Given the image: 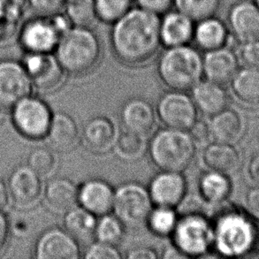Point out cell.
<instances>
[{
    "instance_id": "bcb514c9",
    "label": "cell",
    "mask_w": 259,
    "mask_h": 259,
    "mask_svg": "<svg viewBox=\"0 0 259 259\" xmlns=\"http://www.w3.org/2000/svg\"><path fill=\"white\" fill-rule=\"evenodd\" d=\"M10 235V224L7 215L0 210V254L7 248Z\"/></svg>"
},
{
    "instance_id": "2e32d148",
    "label": "cell",
    "mask_w": 259,
    "mask_h": 259,
    "mask_svg": "<svg viewBox=\"0 0 259 259\" xmlns=\"http://www.w3.org/2000/svg\"><path fill=\"white\" fill-rule=\"evenodd\" d=\"M115 189L102 179H89L78 186V205L99 218L111 213Z\"/></svg>"
},
{
    "instance_id": "7402d4cb",
    "label": "cell",
    "mask_w": 259,
    "mask_h": 259,
    "mask_svg": "<svg viewBox=\"0 0 259 259\" xmlns=\"http://www.w3.org/2000/svg\"><path fill=\"white\" fill-rule=\"evenodd\" d=\"M230 35L228 25L213 15L196 21L193 42L197 49L205 53L228 46Z\"/></svg>"
},
{
    "instance_id": "d6986e66",
    "label": "cell",
    "mask_w": 259,
    "mask_h": 259,
    "mask_svg": "<svg viewBox=\"0 0 259 259\" xmlns=\"http://www.w3.org/2000/svg\"><path fill=\"white\" fill-rule=\"evenodd\" d=\"M196 21L180 11L170 10L160 17L159 35L165 48L187 46L193 42Z\"/></svg>"
},
{
    "instance_id": "ee69618b",
    "label": "cell",
    "mask_w": 259,
    "mask_h": 259,
    "mask_svg": "<svg viewBox=\"0 0 259 259\" xmlns=\"http://www.w3.org/2000/svg\"><path fill=\"white\" fill-rule=\"evenodd\" d=\"M3 2L5 15L15 21H21L28 0H3Z\"/></svg>"
},
{
    "instance_id": "9a60e30c",
    "label": "cell",
    "mask_w": 259,
    "mask_h": 259,
    "mask_svg": "<svg viewBox=\"0 0 259 259\" xmlns=\"http://www.w3.org/2000/svg\"><path fill=\"white\" fill-rule=\"evenodd\" d=\"M148 190L154 205L175 209L185 199L188 182L182 172L160 171L151 179Z\"/></svg>"
},
{
    "instance_id": "74e56055",
    "label": "cell",
    "mask_w": 259,
    "mask_h": 259,
    "mask_svg": "<svg viewBox=\"0 0 259 259\" xmlns=\"http://www.w3.org/2000/svg\"><path fill=\"white\" fill-rule=\"evenodd\" d=\"M81 257L85 259H120L124 256L119 251L118 246L96 241L88 247Z\"/></svg>"
},
{
    "instance_id": "d590c367",
    "label": "cell",
    "mask_w": 259,
    "mask_h": 259,
    "mask_svg": "<svg viewBox=\"0 0 259 259\" xmlns=\"http://www.w3.org/2000/svg\"><path fill=\"white\" fill-rule=\"evenodd\" d=\"M135 0H94L98 21L112 25L133 8Z\"/></svg>"
},
{
    "instance_id": "484cf974",
    "label": "cell",
    "mask_w": 259,
    "mask_h": 259,
    "mask_svg": "<svg viewBox=\"0 0 259 259\" xmlns=\"http://www.w3.org/2000/svg\"><path fill=\"white\" fill-rule=\"evenodd\" d=\"M202 163L209 171L233 175L238 170L241 158L234 144L213 142L203 147Z\"/></svg>"
},
{
    "instance_id": "e0dca14e",
    "label": "cell",
    "mask_w": 259,
    "mask_h": 259,
    "mask_svg": "<svg viewBox=\"0 0 259 259\" xmlns=\"http://www.w3.org/2000/svg\"><path fill=\"white\" fill-rule=\"evenodd\" d=\"M119 119L125 130L146 137L154 130L157 112L149 100L135 97L123 103L119 110Z\"/></svg>"
},
{
    "instance_id": "ffe728a7",
    "label": "cell",
    "mask_w": 259,
    "mask_h": 259,
    "mask_svg": "<svg viewBox=\"0 0 259 259\" xmlns=\"http://www.w3.org/2000/svg\"><path fill=\"white\" fill-rule=\"evenodd\" d=\"M118 134L112 119L98 115L88 119L81 136L88 150L96 154H105L112 151Z\"/></svg>"
},
{
    "instance_id": "60d3db41",
    "label": "cell",
    "mask_w": 259,
    "mask_h": 259,
    "mask_svg": "<svg viewBox=\"0 0 259 259\" xmlns=\"http://www.w3.org/2000/svg\"><path fill=\"white\" fill-rule=\"evenodd\" d=\"M20 21H15L4 15L0 18V47L9 46L17 38L20 30Z\"/></svg>"
},
{
    "instance_id": "6da1fadb",
    "label": "cell",
    "mask_w": 259,
    "mask_h": 259,
    "mask_svg": "<svg viewBox=\"0 0 259 259\" xmlns=\"http://www.w3.org/2000/svg\"><path fill=\"white\" fill-rule=\"evenodd\" d=\"M160 15L133 7L112 25L110 42L114 56L130 67L152 60L161 47Z\"/></svg>"
},
{
    "instance_id": "7a4b0ae2",
    "label": "cell",
    "mask_w": 259,
    "mask_h": 259,
    "mask_svg": "<svg viewBox=\"0 0 259 259\" xmlns=\"http://www.w3.org/2000/svg\"><path fill=\"white\" fill-rule=\"evenodd\" d=\"M213 250L224 257H242L257 248L259 230L252 218L228 205L218 210L211 220Z\"/></svg>"
},
{
    "instance_id": "db71d44e",
    "label": "cell",
    "mask_w": 259,
    "mask_h": 259,
    "mask_svg": "<svg viewBox=\"0 0 259 259\" xmlns=\"http://www.w3.org/2000/svg\"><path fill=\"white\" fill-rule=\"evenodd\" d=\"M1 119H2V111H1V107H0V122H1Z\"/></svg>"
},
{
    "instance_id": "5b68a950",
    "label": "cell",
    "mask_w": 259,
    "mask_h": 259,
    "mask_svg": "<svg viewBox=\"0 0 259 259\" xmlns=\"http://www.w3.org/2000/svg\"><path fill=\"white\" fill-rule=\"evenodd\" d=\"M196 148L187 131L168 127L157 131L148 144L153 165L160 171L170 172H182L189 168Z\"/></svg>"
},
{
    "instance_id": "7c38bea8",
    "label": "cell",
    "mask_w": 259,
    "mask_h": 259,
    "mask_svg": "<svg viewBox=\"0 0 259 259\" xmlns=\"http://www.w3.org/2000/svg\"><path fill=\"white\" fill-rule=\"evenodd\" d=\"M33 83L21 62L0 60V107L13 108L18 102L30 96Z\"/></svg>"
},
{
    "instance_id": "603a6c76",
    "label": "cell",
    "mask_w": 259,
    "mask_h": 259,
    "mask_svg": "<svg viewBox=\"0 0 259 259\" xmlns=\"http://www.w3.org/2000/svg\"><path fill=\"white\" fill-rule=\"evenodd\" d=\"M46 139L54 151H71L80 140V130L75 119L67 112H53Z\"/></svg>"
},
{
    "instance_id": "d4e9b609",
    "label": "cell",
    "mask_w": 259,
    "mask_h": 259,
    "mask_svg": "<svg viewBox=\"0 0 259 259\" xmlns=\"http://www.w3.org/2000/svg\"><path fill=\"white\" fill-rule=\"evenodd\" d=\"M191 91L196 109L203 115L211 117L228 107V91L223 84L205 79L201 80Z\"/></svg>"
},
{
    "instance_id": "f907efd6",
    "label": "cell",
    "mask_w": 259,
    "mask_h": 259,
    "mask_svg": "<svg viewBox=\"0 0 259 259\" xmlns=\"http://www.w3.org/2000/svg\"><path fill=\"white\" fill-rule=\"evenodd\" d=\"M10 196L7 185L0 180V210H3L10 203Z\"/></svg>"
},
{
    "instance_id": "4316f807",
    "label": "cell",
    "mask_w": 259,
    "mask_h": 259,
    "mask_svg": "<svg viewBox=\"0 0 259 259\" xmlns=\"http://www.w3.org/2000/svg\"><path fill=\"white\" fill-rule=\"evenodd\" d=\"M233 185L229 175L209 171L200 175L197 191L200 198L210 205H222L231 196Z\"/></svg>"
},
{
    "instance_id": "ac0fdd59",
    "label": "cell",
    "mask_w": 259,
    "mask_h": 259,
    "mask_svg": "<svg viewBox=\"0 0 259 259\" xmlns=\"http://www.w3.org/2000/svg\"><path fill=\"white\" fill-rule=\"evenodd\" d=\"M228 28L239 42L259 38V8L253 0H240L228 11Z\"/></svg>"
},
{
    "instance_id": "ab89813d",
    "label": "cell",
    "mask_w": 259,
    "mask_h": 259,
    "mask_svg": "<svg viewBox=\"0 0 259 259\" xmlns=\"http://www.w3.org/2000/svg\"><path fill=\"white\" fill-rule=\"evenodd\" d=\"M187 132L189 133L196 147H205L211 143L210 140L212 139V136L209 123L204 121L203 119H196Z\"/></svg>"
},
{
    "instance_id": "3957f363",
    "label": "cell",
    "mask_w": 259,
    "mask_h": 259,
    "mask_svg": "<svg viewBox=\"0 0 259 259\" xmlns=\"http://www.w3.org/2000/svg\"><path fill=\"white\" fill-rule=\"evenodd\" d=\"M54 54L67 74L83 75L100 61V39L91 28L73 26L60 38Z\"/></svg>"
},
{
    "instance_id": "52a82bcc",
    "label": "cell",
    "mask_w": 259,
    "mask_h": 259,
    "mask_svg": "<svg viewBox=\"0 0 259 259\" xmlns=\"http://www.w3.org/2000/svg\"><path fill=\"white\" fill-rule=\"evenodd\" d=\"M71 27L64 13L38 14L21 25L17 39L25 53H53L60 38Z\"/></svg>"
},
{
    "instance_id": "f5cc1de1",
    "label": "cell",
    "mask_w": 259,
    "mask_h": 259,
    "mask_svg": "<svg viewBox=\"0 0 259 259\" xmlns=\"http://www.w3.org/2000/svg\"><path fill=\"white\" fill-rule=\"evenodd\" d=\"M254 2H255V4H256V6H257V7L259 8V0H253Z\"/></svg>"
},
{
    "instance_id": "8d00e7d4",
    "label": "cell",
    "mask_w": 259,
    "mask_h": 259,
    "mask_svg": "<svg viewBox=\"0 0 259 259\" xmlns=\"http://www.w3.org/2000/svg\"><path fill=\"white\" fill-rule=\"evenodd\" d=\"M56 155L52 148H35L28 157V165L42 179L48 178L57 168Z\"/></svg>"
},
{
    "instance_id": "8fae6325",
    "label": "cell",
    "mask_w": 259,
    "mask_h": 259,
    "mask_svg": "<svg viewBox=\"0 0 259 259\" xmlns=\"http://www.w3.org/2000/svg\"><path fill=\"white\" fill-rule=\"evenodd\" d=\"M22 65L33 86L42 92H53L65 81L66 71L53 53H26Z\"/></svg>"
},
{
    "instance_id": "e575fe53",
    "label": "cell",
    "mask_w": 259,
    "mask_h": 259,
    "mask_svg": "<svg viewBox=\"0 0 259 259\" xmlns=\"http://www.w3.org/2000/svg\"><path fill=\"white\" fill-rule=\"evenodd\" d=\"M222 0H175L176 10L182 12L194 21L216 15Z\"/></svg>"
},
{
    "instance_id": "b9f144b4",
    "label": "cell",
    "mask_w": 259,
    "mask_h": 259,
    "mask_svg": "<svg viewBox=\"0 0 259 259\" xmlns=\"http://www.w3.org/2000/svg\"><path fill=\"white\" fill-rule=\"evenodd\" d=\"M66 0H28L30 7L40 15L63 13Z\"/></svg>"
},
{
    "instance_id": "44dd1931",
    "label": "cell",
    "mask_w": 259,
    "mask_h": 259,
    "mask_svg": "<svg viewBox=\"0 0 259 259\" xmlns=\"http://www.w3.org/2000/svg\"><path fill=\"white\" fill-rule=\"evenodd\" d=\"M239 69L237 54L228 46L205 52L203 55V77L221 84L230 82Z\"/></svg>"
},
{
    "instance_id": "8992f818",
    "label": "cell",
    "mask_w": 259,
    "mask_h": 259,
    "mask_svg": "<svg viewBox=\"0 0 259 259\" xmlns=\"http://www.w3.org/2000/svg\"><path fill=\"white\" fill-rule=\"evenodd\" d=\"M171 243L186 258H199L213 250L211 220L196 210L179 215L175 230L170 235Z\"/></svg>"
},
{
    "instance_id": "277c9868",
    "label": "cell",
    "mask_w": 259,
    "mask_h": 259,
    "mask_svg": "<svg viewBox=\"0 0 259 259\" xmlns=\"http://www.w3.org/2000/svg\"><path fill=\"white\" fill-rule=\"evenodd\" d=\"M158 77L172 91H191L203 80V55L190 45L165 48L158 59Z\"/></svg>"
},
{
    "instance_id": "1f68e13d",
    "label": "cell",
    "mask_w": 259,
    "mask_h": 259,
    "mask_svg": "<svg viewBox=\"0 0 259 259\" xmlns=\"http://www.w3.org/2000/svg\"><path fill=\"white\" fill-rule=\"evenodd\" d=\"M178 218L175 208L154 205L148 215L145 225L149 231L156 236L161 238L170 237Z\"/></svg>"
},
{
    "instance_id": "ba28073f",
    "label": "cell",
    "mask_w": 259,
    "mask_h": 259,
    "mask_svg": "<svg viewBox=\"0 0 259 259\" xmlns=\"http://www.w3.org/2000/svg\"><path fill=\"white\" fill-rule=\"evenodd\" d=\"M153 206L148 188L140 182H126L115 189L112 212L126 227L137 228L145 224Z\"/></svg>"
},
{
    "instance_id": "f6af8a7d",
    "label": "cell",
    "mask_w": 259,
    "mask_h": 259,
    "mask_svg": "<svg viewBox=\"0 0 259 259\" xmlns=\"http://www.w3.org/2000/svg\"><path fill=\"white\" fill-rule=\"evenodd\" d=\"M124 257L127 259H156L159 257V253L149 246H139L127 250Z\"/></svg>"
},
{
    "instance_id": "cb8c5ba5",
    "label": "cell",
    "mask_w": 259,
    "mask_h": 259,
    "mask_svg": "<svg viewBox=\"0 0 259 259\" xmlns=\"http://www.w3.org/2000/svg\"><path fill=\"white\" fill-rule=\"evenodd\" d=\"M46 205L58 214H65L78 205V186L66 177H56L44 189Z\"/></svg>"
},
{
    "instance_id": "f35d334b",
    "label": "cell",
    "mask_w": 259,
    "mask_h": 259,
    "mask_svg": "<svg viewBox=\"0 0 259 259\" xmlns=\"http://www.w3.org/2000/svg\"><path fill=\"white\" fill-rule=\"evenodd\" d=\"M236 54L244 67L259 69V38L240 42Z\"/></svg>"
},
{
    "instance_id": "4dcf8cb0",
    "label": "cell",
    "mask_w": 259,
    "mask_h": 259,
    "mask_svg": "<svg viewBox=\"0 0 259 259\" xmlns=\"http://www.w3.org/2000/svg\"><path fill=\"white\" fill-rule=\"evenodd\" d=\"M144 136L124 130L118 134L112 151L116 157L124 162L140 160L148 151V144Z\"/></svg>"
},
{
    "instance_id": "c3c4849f",
    "label": "cell",
    "mask_w": 259,
    "mask_h": 259,
    "mask_svg": "<svg viewBox=\"0 0 259 259\" xmlns=\"http://www.w3.org/2000/svg\"><path fill=\"white\" fill-rule=\"evenodd\" d=\"M248 175L251 182L259 186V152L252 156L248 165Z\"/></svg>"
},
{
    "instance_id": "9c48e42d",
    "label": "cell",
    "mask_w": 259,
    "mask_h": 259,
    "mask_svg": "<svg viewBox=\"0 0 259 259\" xmlns=\"http://www.w3.org/2000/svg\"><path fill=\"white\" fill-rule=\"evenodd\" d=\"M53 116L49 105L31 95L18 102L12 111L14 126L30 140L46 139Z\"/></svg>"
},
{
    "instance_id": "f1b7e54d",
    "label": "cell",
    "mask_w": 259,
    "mask_h": 259,
    "mask_svg": "<svg viewBox=\"0 0 259 259\" xmlns=\"http://www.w3.org/2000/svg\"><path fill=\"white\" fill-rule=\"evenodd\" d=\"M98 219L94 214L77 205L64 214V228L78 242L88 241L94 238Z\"/></svg>"
},
{
    "instance_id": "4fadbf2b",
    "label": "cell",
    "mask_w": 259,
    "mask_h": 259,
    "mask_svg": "<svg viewBox=\"0 0 259 259\" xmlns=\"http://www.w3.org/2000/svg\"><path fill=\"white\" fill-rule=\"evenodd\" d=\"M7 188L11 201L21 210L37 205L44 195L42 179L28 165L14 169L8 178Z\"/></svg>"
},
{
    "instance_id": "681fc988",
    "label": "cell",
    "mask_w": 259,
    "mask_h": 259,
    "mask_svg": "<svg viewBox=\"0 0 259 259\" xmlns=\"http://www.w3.org/2000/svg\"><path fill=\"white\" fill-rule=\"evenodd\" d=\"M159 257L164 259H186L185 256L172 243L165 246L161 254H159Z\"/></svg>"
},
{
    "instance_id": "5bb4252c",
    "label": "cell",
    "mask_w": 259,
    "mask_h": 259,
    "mask_svg": "<svg viewBox=\"0 0 259 259\" xmlns=\"http://www.w3.org/2000/svg\"><path fill=\"white\" fill-rule=\"evenodd\" d=\"M37 259H78L81 257L80 242L65 228H52L42 232L34 250Z\"/></svg>"
},
{
    "instance_id": "d6a6232c",
    "label": "cell",
    "mask_w": 259,
    "mask_h": 259,
    "mask_svg": "<svg viewBox=\"0 0 259 259\" xmlns=\"http://www.w3.org/2000/svg\"><path fill=\"white\" fill-rule=\"evenodd\" d=\"M125 225L114 214H105L98 219L94 238L98 242L118 246L125 235Z\"/></svg>"
},
{
    "instance_id": "816d5d0a",
    "label": "cell",
    "mask_w": 259,
    "mask_h": 259,
    "mask_svg": "<svg viewBox=\"0 0 259 259\" xmlns=\"http://www.w3.org/2000/svg\"><path fill=\"white\" fill-rule=\"evenodd\" d=\"M5 15V6H4L3 0H0V18L3 17Z\"/></svg>"
},
{
    "instance_id": "f546056e",
    "label": "cell",
    "mask_w": 259,
    "mask_h": 259,
    "mask_svg": "<svg viewBox=\"0 0 259 259\" xmlns=\"http://www.w3.org/2000/svg\"><path fill=\"white\" fill-rule=\"evenodd\" d=\"M233 93L240 101L249 105L259 103V69L244 67L232 78Z\"/></svg>"
},
{
    "instance_id": "7bdbcfd3",
    "label": "cell",
    "mask_w": 259,
    "mask_h": 259,
    "mask_svg": "<svg viewBox=\"0 0 259 259\" xmlns=\"http://www.w3.org/2000/svg\"><path fill=\"white\" fill-rule=\"evenodd\" d=\"M135 2L137 7L158 15H163L175 7V0H135Z\"/></svg>"
},
{
    "instance_id": "7dc6e473",
    "label": "cell",
    "mask_w": 259,
    "mask_h": 259,
    "mask_svg": "<svg viewBox=\"0 0 259 259\" xmlns=\"http://www.w3.org/2000/svg\"><path fill=\"white\" fill-rule=\"evenodd\" d=\"M246 204L253 216L259 219V186L249 189L247 192Z\"/></svg>"
},
{
    "instance_id": "30bf717a",
    "label": "cell",
    "mask_w": 259,
    "mask_h": 259,
    "mask_svg": "<svg viewBox=\"0 0 259 259\" xmlns=\"http://www.w3.org/2000/svg\"><path fill=\"white\" fill-rule=\"evenodd\" d=\"M157 117L165 127L188 131L197 119V109L186 91H166L158 98Z\"/></svg>"
},
{
    "instance_id": "836d02e7",
    "label": "cell",
    "mask_w": 259,
    "mask_h": 259,
    "mask_svg": "<svg viewBox=\"0 0 259 259\" xmlns=\"http://www.w3.org/2000/svg\"><path fill=\"white\" fill-rule=\"evenodd\" d=\"M63 13L72 26L91 28L98 21L94 0H66Z\"/></svg>"
},
{
    "instance_id": "83f0119b",
    "label": "cell",
    "mask_w": 259,
    "mask_h": 259,
    "mask_svg": "<svg viewBox=\"0 0 259 259\" xmlns=\"http://www.w3.org/2000/svg\"><path fill=\"white\" fill-rule=\"evenodd\" d=\"M209 126L212 139L220 143L235 144L244 133L242 116L234 109L228 107L211 116Z\"/></svg>"
}]
</instances>
